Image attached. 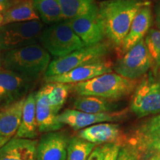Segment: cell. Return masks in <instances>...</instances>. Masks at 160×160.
<instances>
[{
	"instance_id": "obj_31",
	"label": "cell",
	"mask_w": 160,
	"mask_h": 160,
	"mask_svg": "<svg viewBox=\"0 0 160 160\" xmlns=\"http://www.w3.org/2000/svg\"><path fill=\"white\" fill-rule=\"evenodd\" d=\"M15 1L16 0H0V13L2 15Z\"/></svg>"
},
{
	"instance_id": "obj_29",
	"label": "cell",
	"mask_w": 160,
	"mask_h": 160,
	"mask_svg": "<svg viewBox=\"0 0 160 160\" xmlns=\"http://www.w3.org/2000/svg\"><path fill=\"white\" fill-rule=\"evenodd\" d=\"M117 160H138V158L128 146L125 145L120 148Z\"/></svg>"
},
{
	"instance_id": "obj_32",
	"label": "cell",
	"mask_w": 160,
	"mask_h": 160,
	"mask_svg": "<svg viewBox=\"0 0 160 160\" xmlns=\"http://www.w3.org/2000/svg\"><path fill=\"white\" fill-rule=\"evenodd\" d=\"M156 15V24H157V28L160 30V2L158 4L155 10Z\"/></svg>"
},
{
	"instance_id": "obj_12",
	"label": "cell",
	"mask_w": 160,
	"mask_h": 160,
	"mask_svg": "<svg viewBox=\"0 0 160 160\" xmlns=\"http://www.w3.org/2000/svg\"><path fill=\"white\" fill-rule=\"evenodd\" d=\"M113 64L110 60L102 59L94 60L79 66L64 74L45 77L46 82L77 84L88 81L93 78L113 71Z\"/></svg>"
},
{
	"instance_id": "obj_2",
	"label": "cell",
	"mask_w": 160,
	"mask_h": 160,
	"mask_svg": "<svg viewBox=\"0 0 160 160\" xmlns=\"http://www.w3.org/2000/svg\"><path fill=\"white\" fill-rule=\"evenodd\" d=\"M50 63V53L38 43L5 52L1 58L4 69L31 82L45 74Z\"/></svg>"
},
{
	"instance_id": "obj_8",
	"label": "cell",
	"mask_w": 160,
	"mask_h": 160,
	"mask_svg": "<svg viewBox=\"0 0 160 160\" xmlns=\"http://www.w3.org/2000/svg\"><path fill=\"white\" fill-rule=\"evenodd\" d=\"M131 109L138 117L160 113V78L149 73L139 82L133 91Z\"/></svg>"
},
{
	"instance_id": "obj_24",
	"label": "cell",
	"mask_w": 160,
	"mask_h": 160,
	"mask_svg": "<svg viewBox=\"0 0 160 160\" xmlns=\"http://www.w3.org/2000/svg\"><path fill=\"white\" fill-rule=\"evenodd\" d=\"M40 19L52 25L63 21L64 17L58 0H32Z\"/></svg>"
},
{
	"instance_id": "obj_20",
	"label": "cell",
	"mask_w": 160,
	"mask_h": 160,
	"mask_svg": "<svg viewBox=\"0 0 160 160\" xmlns=\"http://www.w3.org/2000/svg\"><path fill=\"white\" fill-rule=\"evenodd\" d=\"M3 25L40 20L32 0H16L2 14Z\"/></svg>"
},
{
	"instance_id": "obj_6",
	"label": "cell",
	"mask_w": 160,
	"mask_h": 160,
	"mask_svg": "<svg viewBox=\"0 0 160 160\" xmlns=\"http://www.w3.org/2000/svg\"><path fill=\"white\" fill-rule=\"evenodd\" d=\"M40 20L16 22L0 27V50L7 52L37 43L43 31Z\"/></svg>"
},
{
	"instance_id": "obj_36",
	"label": "cell",
	"mask_w": 160,
	"mask_h": 160,
	"mask_svg": "<svg viewBox=\"0 0 160 160\" xmlns=\"http://www.w3.org/2000/svg\"><path fill=\"white\" fill-rule=\"evenodd\" d=\"M2 67V64H1V58H0V68H1Z\"/></svg>"
},
{
	"instance_id": "obj_9",
	"label": "cell",
	"mask_w": 160,
	"mask_h": 160,
	"mask_svg": "<svg viewBox=\"0 0 160 160\" xmlns=\"http://www.w3.org/2000/svg\"><path fill=\"white\" fill-rule=\"evenodd\" d=\"M152 67L145 39H142L117 60L113 68L117 74L130 79H139Z\"/></svg>"
},
{
	"instance_id": "obj_10",
	"label": "cell",
	"mask_w": 160,
	"mask_h": 160,
	"mask_svg": "<svg viewBox=\"0 0 160 160\" xmlns=\"http://www.w3.org/2000/svg\"><path fill=\"white\" fill-rule=\"evenodd\" d=\"M65 21L85 46L100 43L106 38L98 5L85 14L66 19Z\"/></svg>"
},
{
	"instance_id": "obj_3",
	"label": "cell",
	"mask_w": 160,
	"mask_h": 160,
	"mask_svg": "<svg viewBox=\"0 0 160 160\" xmlns=\"http://www.w3.org/2000/svg\"><path fill=\"white\" fill-rule=\"evenodd\" d=\"M139 82L138 79H127L111 72L84 82L72 84V90L79 96H92L114 101L131 95Z\"/></svg>"
},
{
	"instance_id": "obj_15",
	"label": "cell",
	"mask_w": 160,
	"mask_h": 160,
	"mask_svg": "<svg viewBox=\"0 0 160 160\" xmlns=\"http://www.w3.org/2000/svg\"><path fill=\"white\" fill-rule=\"evenodd\" d=\"M68 142L64 132L45 133L37 142L36 160H66Z\"/></svg>"
},
{
	"instance_id": "obj_1",
	"label": "cell",
	"mask_w": 160,
	"mask_h": 160,
	"mask_svg": "<svg viewBox=\"0 0 160 160\" xmlns=\"http://www.w3.org/2000/svg\"><path fill=\"white\" fill-rule=\"evenodd\" d=\"M148 0H106L98 5L105 37L117 49L121 47L133 19Z\"/></svg>"
},
{
	"instance_id": "obj_13",
	"label": "cell",
	"mask_w": 160,
	"mask_h": 160,
	"mask_svg": "<svg viewBox=\"0 0 160 160\" xmlns=\"http://www.w3.org/2000/svg\"><path fill=\"white\" fill-rule=\"evenodd\" d=\"M31 82L14 72L0 70V110L25 99Z\"/></svg>"
},
{
	"instance_id": "obj_26",
	"label": "cell",
	"mask_w": 160,
	"mask_h": 160,
	"mask_svg": "<svg viewBox=\"0 0 160 160\" xmlns=\"http://www.w3.org/2000/svg\"><path fill=\"white\" fill-rule=\"evenodd\" d=\"M96 146L78 137H72L68 145L66 160H87Z\"/></svg>"
},
{
	"instance_id": "obj_22",
	"label": "cell",
	"mask_w": 160,
	"mask_h": 160,
	"mask_svg": "<svg viewBox=\"0 0 160 160\" xmlns=\"http://www.w3.org/2000/svg\"><path fill=\"white\" fill-rule=\"evenodd\" d=\"M113 101L92 96H79L73 102V109L88 113L113 112L117 105Z\"/></svg>"
},
{
	"instance_id": "obj_7",
	"label": "cell",
	"mask_w": 160,
	"mask_h": 160,
	"mask_svg": "<svg viewBox=\"0 0 160 160\" xmlns=\"http://www.w3.org/2000/svg\"><path fill=\"white\" fill-rule=\"evenodd\" d=\"M110 51V44L107 42L85 46L65 57L55 58L51 62L45 77L59 76L94 60L102 59Z\"/></svg>"
},
{
	"instance_id": "obj_28",
	"label": "cell",
	"mask_w": 160,
	"mask_h": 160,
	"mask_svg": "<svg viewBox=\"0 0 160 160\" xmlns=\"http://www.w3.org/2000/svg\"><path fill=\"white\" fill-rule=\"evenodd\" d=\"M105 156L103 160H117L120 146L115 144H105Z\"/></svg>"
},
{
	"instance_id": "obj_18",
	"label": "cell",
	"mask_w": 160,
	"mask_h": 160,
	"mask_svg": "<svg viewBox=\"0 0 160 160\" xmlns=\"http://www.w3.org/2000/svg\"><path fill=\"white\" fill-rule=\"evenodd\" d=\"M38 142L13 137L0 148V160H36Z\"/></svg>"
},
{
	"instance_id": "obj_17",
	"label": "cell",
	"mask_w": 160,
	"mask_h": 160,
	"mask_svg": "<svg viewBox=\"0 0 160 160\" xmlns=\"http://www.w3.org/2000/svg\"><path fill=\"white\" fill-rule=\"evenodd\" d=\"M36 113L39 133L57 131L64 126L58 120L59 111L49 105L41 90L36 92Z\"/></svg>"
},
{
	"instance_id": "obj_5",
	"label": "cell",
	"mask_w": 160,
	"mask_h": 160,
	"mask_svg": "<svg viewBox=\"0 0 160 160\" xmlns=\"http://www.w3.org/2000/svg\"><path fill=\"white\" fill-rule=\"evenodd\" d=\"M39 40L42 46L55 58H61L85 47L65 20L43 29Z\"/></svg>"
},
{
	"instance_id": "obj_35",
	"label": "cell",
	"mask_w": 160,
	"mask_h": 160,
	"mask_svg": "<svg viewBox=\"0 0 160 160\" xmlns=\"http://www.w3.org/2000/svg\"><path fill=\"white\" fill-rule=\"evenodd\" d=\"M2 23H3V17H2V15L0 13V27L2 25Z\"/></svg>"
},
{
	"instance_id": "obj_11",
	"label": "cell",
	"mask_w": 160,
	"mask_h": 160,
	"mask_svg": "<svg viewBox=\"0 0 160 160\" xmlns=\"http://www.w3.org/2000/svg\"><path fill=\"white\" fill-rule=\"evenodd\" d=\"M125 115L126 111L88 113L75 109H66L59 113L58 120L62 125H68L74 131H79L96 124L120 121L125 117Z\"/></svg>"
},
{
	"instance_id": "obj_25",
	"label": "cell",
	"mask_w": 160,
	"mask_h": 160,
	"mask_svg": "<svg viewBox=\"0 0 160 160\" xmlns=\"http://www.w3.org/2000/svg\"><path fill=\"white\" fill-rule=\"evenodd\" d=\"M64 19L85 14L97 7L95 0H58Z\"/></svg>"
},
{
	"instance_id": "obj_27",
	"label": "cell",
	"mask_w": 160,
	"mask_h": 160,
	"mask_svg": "<svg viewBox=\"0 0 160 160\" xmlns=\"http://www.w3.org/2000/svg\"><path fill=\"white\" fill-rule=\"evenodd\" d=\"M144 39L151 59L153 74H156L160 69V30L151 28Z\"/></svg>"
},
{
	"instance_id": "obj_4",
	"label": "cell",
	"mask_w": 160,
	"mask_h": 160,
	"mask_svg": "<svg viewBox=\"0 0 160 160\" xmlns=\"http://www.w3.org/2000/svg\"><path fill=\"white\" fill-rule=\"evenodd\" d=\"M125 145L134 152L138 160L160 157V113L145 120L126 135Z\"/></svg>"
},
{
	"instance_id": "obj_34",
	"label": "cell",
	"mask_w": 160,
	"mask_h": 160,
	"mask_svg": "<svg viewBox=\"0 0 160 160\" xmlns=\"http://www.w3.org/2000/svg\"><path fill=\"white\" fill-rule=\"evenodd\" d=\"M145 160H160V157H151L149 159H145Z\"/></svg>"
},
{
	"instance_id": "obj_14",
	"label": "cell",
	"mask_w": 160,
	"mask_h": 160,
	"mask_svg": "<svg viewBox=\"0 0 160 160\" xmlns=\"http://www.w3.org/2000/svg\"><path fill=\"white\" fill-rule=\"evenodd\" d=\"M77 137L96 145L105 144H115L120 147L125 145L126 135L122 133L119 124L112 122L96 124L80 130Z\"/></svg>"
},
{
	"instance_id": "obj_23",
	"label": "cell",
	"mask_w": 160,
	"mask_h": 160,
	"mask_svg": "<svg viewBox=\"0 0 160 160\" xmlns=\"http://www.w3.org/2000/svg\"><path fill=\"white\" fill-rule=\"evenodd\" d=\"M71 89L72 84L47 82L40 90L45 94L49 105L59 112L65 105Z\"/></svg>"
},
{
	"instance_id": "obj_33",
	"label": "cell",
	"mask_w": 160,
	"mask_h": 160,
	"mask_svg": "<svg viewBox=\"0 0 160 160\" xmlns=\"http://www.w3.org/2000/svg\"><path fill=\"white\" fill-rule=\"evenodd\" d=\"M11 139V138L8 137H0V148L5 145V143H7Z\"/></svg>"
},
{
	"instance_id": "obj_21",
	"label": "cell",
	"mask_w": 160,
	"mask_h": 160,
	"mask_svg": "<svg viewBox=\"0 0 160 160\" xmlns=\"http://www.w3.org/2000/svg\"><path fill=\"white\" fill-rule=\"evenodd\" d=\"M25 99L0 110V137L12 138L21 122Z\"/></svg>"
},
{
	"instance_id": "obj_16",
	"label": "cell",
	"mask_w": 160,
	"mask_h": 160,
	"mask_svg": "<svg viewBox=\"0 0 160 160\" xmlns=\"http://www.w3.org/2000/svg\"><path fill=\"white\" fill-rule=\"evenodd\" d=\"M153 22V14L151 3L142 8L133 19L130 30L124 39L119 51L123 55L140 40L145 39L148 32L151 29Z\"/></svg>"
},
{
	"instance_id": "obj_19",
	"label": "cell",
	"mask_w": 160,
	"mask_h": 160,
	"mask_svg": "<svg viewBox=\"0 0 160 160\" xmlns=\"http://www.w3.org/2000/svg\"><path fill=\"white\" fill-rule=\"evenodd\" d=\"M38 131L36 113V93H30L24 102L21 122L16 133V137L21 139H35Z\"/></svg>"
},
{
	"instance_id": "obj_30",
	"label": "cell",
	"mask_w": 160,
	"mask_h": 160,
	"mask_svg": "<svg viewBox=\"0 0 160 160\" xmlns=\"http://www.w3.org/2000/svg\"><path fill=\"white\" fill-rule=\"evenodd\" d=\"M105 156V145L96 146L87 160H103Z\"/></svg>"
}]
</instances>
